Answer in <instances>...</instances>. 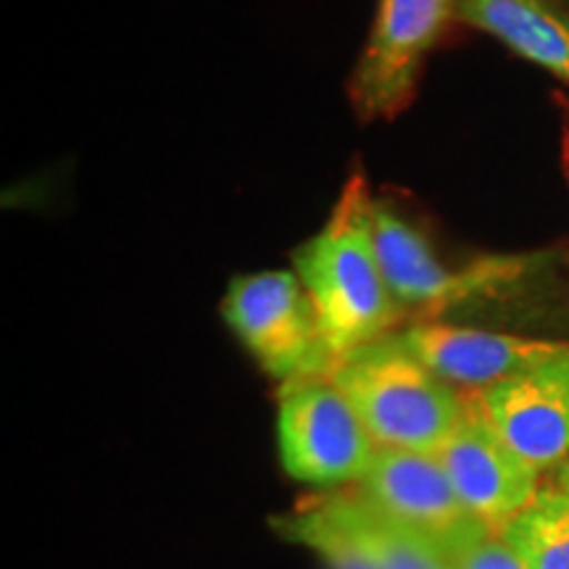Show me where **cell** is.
Returning a JSON list of instances; mask_svg holds the SVG:
<instances>
[{
	"label": "cell",
	"instance_id": "5bb4252c",
	"mask_svg": "<svg viewBox=\"0 0 569 569\" xmlns=\"http://www.w3.org/2000/svg\"><path fill=\"white\" fill-rule=\"evenodd\" d=\"M356 507H359V522L375 553L377 569H451L446 553L436 549L430 540L380 517L359 493H356Z\"/></svg>",
	"mask_w": 569,
	"mask_h": 569
},
{
	"label": "cell",
	"instance_id": "9a60e30c",
	"mask_svg": "<svg viewBox=\"0 0 569 569\" xmlns=\"http://www.w3.org/2000/svg\"><path fill=\"white\" fill-rule=\"evenodd\" d=\"M446 559L451 569H528L503 538L488 528L461 540Z\"/></svg>",
	"mask_w": 569,
	"mask_h": 569
},
{
	"label": "cell",
	"instance_id": "9c48e42d",
	"mask_svg": "<svg viewBox=\"0 0 569 569\" xmlns=\"http://www.w3.org/2000/svg\"><path fill=\"white\" fill-rule=\"evenodd\" d=\"M436 457L465 509L493 532L540 493V469L519 457L472 407Z\"/></svg>",
	"mask_w": 569,
	"mask_h": 569
},
{
	"label": "cell",
	"instance_id": "6da1fadb",
	"mask_svg": "<svg viewBox=\"0 0 569 569\" xmlns=\"http://www.w3.org/2000/svg\"><path fill=\"white\" fill-rule=\"evenodd\" d=\"M372 201L365 177L353 174L322 230L293 253V269L315 303L332 365L388 338L403 311L377 253Z\"/></svg>",
	"mask_w": 569,
	"mask_h": 569
},
{
	"label": "cell",
	"instance_id": "7c38bea8",
	"mask_svg": "<svg viewBox=\"0 0 569 569\" xmlns=\"http://www.w3.org/2000/svg\"><path fill=\"white\" fill-rule=\"evenodd\" d=\"M272 525L284 540L309 549L327 569H377L359 522L356 493L311 498L288 515L274 517Z\"/></svg>",
	"mask_w": 569,
	"mask_h": 569
},
{
	"label": "cell",
	"instance_id": "30bf717a",
	"mask_svg": "<svg viewBox=\"0 0 569 569\" xmlns=\"http://www.w3.org/2000/svg\"><path fill=\"white\" fill-rule=\"evenodd\" d=\"M398 343L422 361L432 375L453 388L472 393L509 380L525 369L551 359L567 340L525 338L511 332L461 327L438 319H422L398 332Z\"/></svg>",
	"mask_w": 569,
	"mask_h": 569
},
{
	"label": "cell",
	"instance_id": "ba28073f",
	"mask_svg": "<svg viewBox=\"0 0 569 569\" xmlns=\"http://www.w3.org/2000/svg\"><path fill=\"white\" fill-rule=\"evenodd\" d=\"M467 398L540 472L569 461V340L551 359Z\"/></svg>",
	"mask_w": 569,
	"mask_h": 569
},
{
	"label": "cell",
	"instance_id": "277c9868",
	"mask_svg": "<svg viewBox=\"0 0 569 569\" xmlns=\"http://www.w3.org/2000/svg\"><path fill=\"white\" fill-rule=\"evenodd\" d=\"M222 317L234 338L277 380L327 377V351L315 303L296 269L240 274L227 284Z\"/></svg>",
	"mask_w": 569,
	"mask_h": 569
},
{
	"label": "cell",
	"instance_id": "5b68a950",
	"mask_svg": "<svg viewBox=\"0 0 569 569\" xmlns=\"http://www.w3.org/2000/svg\"><path fill=\"white\" fill-rule=\"evenodd\" d=\"M277 448L282 469L293 480L338 488L359 486L380 446L327 377H303L282 386Z\"/></svg>",
	"mask_w": 569,
	"mask_h": 569
},
{
	"label": "cell",
	"instance_id": "7a4b0ae2",
	"mask_svg": "<svg viewBox=\"0 0 569 569\" xmlns=\"http://www.w3.org/2000/svg\"><path fill=\"white\" fill-rule=\"evenodd\" d=\"M327 380L348 398L380 448L436 457L469 415L467 396L432 375L396 336L338 359Z\"/></svg>",
	"mask_w": 569,
	"mask_h": 569
},
{
	"label": "cell",
	"instance_id": "4fadbf2b",
	"mask_svg": "<svg viewBox=\"0 0 569 569\" xmlns=\"http://www.w3.org/2000/svg\"><path fill=\"white\" fill-rule=\"evenodd\" d=\"M498 536L528 569H569V493L561 486L540 488Z\"/></svg>",
	"mask_w": 569,
	"mask_h": 569
},
{
	"label": "cell",
	"instance_id": "8fae6325",
	"mask_svg": "<svg viewBox=\"0 0 569 569\" xmlns=\"http://www.w3.org/2000/svg\"><path fill=\"white\" fill-rule=\"evenodd\" d=\"M459 21L569 88V17L549 0H459Z\"/></svg>",
	"mask_w": 569,
	"mask_h": 569
},
{
	"label": "cell",
	"instance_id": "52a82bcc",
	"mask_svg": "<svg viewBox=\"0 0 569 569\" xmlns=\"http://www.w3.org/2000/svg\"><path fill=\"white\" fill-rule=\"evenodd\" d=\"M356 493L377 515L430 540L446 557L461 540L486 530V525L478 522L459 501L443 465L432 453L377 448L375 461L356 486Z\"/></svg>",
	"mask_w": 569,
	"mask_h": 569
},
{
	"label": "cell",
	"instance_id": "3957f363",
	"mask_svg": "<svg viewBox=\"0 0 569 569\" xmlns=\"http://www.w3.org/2000/svg\"><path fill=\"white\" fill-rule=\"evenodd\" d=\"M375 243L382 272L401 309H419L427 319L453 306L496 296L515 288L546 264L543 253L486 256L467 267H451L415 222L398 213L388 201H372Z\"/></svg>",
	"mask_w": 569,
	"mask_h": 569
},
{
	"label": "cell",
	"instance_id": "2e32d148",
	"mask_svg": "<svg viewBox=\"0 0 569 569\" xmlns=\"http://www.w3.org/2000/svg\"><path fill=\"white\" fill-rule=\"evenodd\" d=\"M559 486L565 488L567 493H569V461H567V465H561V472H559Z\"/></svg>",
	"mask_w": 569,
	"mask_h": 569
},
{
	"label": "cell",
	"instance_id": "8992f818",
	"mask_svg": "<svg viewBox=\"0 0 569 569\" xmlns=\"http://www.w3.org/2000/svg\"><path fill=\"white\" fill-rule=\"evenodd\" d=\"M459 19V0H377L348 96L365 122L393 119L415 101L427 53Z\"/></svg>",
	"mask_w": 569,
	"mask_h": 569
}]
</instances>
